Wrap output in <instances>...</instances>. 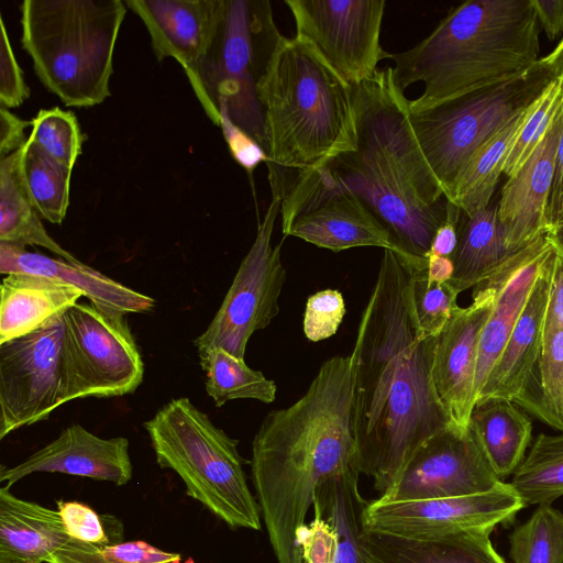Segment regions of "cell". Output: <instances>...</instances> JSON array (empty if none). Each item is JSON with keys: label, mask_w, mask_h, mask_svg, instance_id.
<instances>
[{"label": "cell", "mask_w": 563, "mask_h": 563, "mask_svg": "<svg viewBox=\"0 0 563 563\" xmlns=\"http://www.w3.org/2000/svg\"><path fill=\"white\" fill-rule=\"evenodd\" d=\"M410 284L407 265L384 250L351 353L361 473L380 496L427 440L455 424L433 379L437 336L420 329Z\"/></svg>", "instance_id": "cell-1"}, {"label": "cell", "mask_w": 563, "mask_h": 563, "mask_svg": "<svg viewBox=\"0 0 563 563\" xmlns=\"http://www.w3.org/2000/svg\"><path fill=\"white\" fill-rule=\"evenodd\" d=\"M251 477L277 563H302L298 532L325 482L362 474L355 434L353 358L324 361L305 394L263 419Z\"/></svg>", "instance_id": "cell-2"}, {"label": "cell", "mask_w": 563, "mask_h": 563, "mask_svg": "<svg viewBox=\"0 0 563 563\" xmlns=\"http://www.w3.org/2000/svg\"><path fill=\"white\" fill-rule=\"evenodd\" d=\"M352 95L356 147L329 167L410 256L427 261L446 198L412 130L409 99L389 65L353 86Z\"/></svg>", "instance_id": "cell-3"}, {"label": "cell", "mask_w": 563, "mask_h": 563, "mask_svg": "<svg viewBox=\"0 0 563 563\" xmlns=\"http://www.w3.org/2000/svg\"><path fill=\"white\" fill-rule=\"evenodd\" d=\"M258 97L272 197L355 150L352 86L296 36L280 38Z\"/></svg>", "instance_id": "cell-4"}, {"label": "cell", "mask_w": 563, "mask_h": 563, "mask_svg": "<svg viewBox=\"0 0 563 563\" xmlns=\"http://www.w3.org/2000/svg\"><path fill=\"white\" fill-rule=\"evenodd\" d=\"M540 24L531 0H468L452 9L413 47L390 53L394 79L420 111L471 91L515 78L539 62Z\"/></svg>", "instance_id": "cell-5"}, {"label": "cell", "mask_w": 563, "mask_h": 563, "mask_svg": "<svg viewBox=\"0 0 563 563\" xmlns=\"http://www.w3.org/2000/svg\"><path fill=\"white\" fill-rule=\"evenodd\" d=\"M126 5L121 0H24L21 43L44 87L65 106L111 96L113 55Z\"/></svg>", "instance_id": "cell-6"}, {"label": "cell", "mask_w": 563, "mask_h": 563, "mask_svg": "<svg viewBox=\"0 0 563 563\" xmlns=\"http://www.w3.org/2000/svg\"><path fill=\"white\" fill-rule=\"evenodd\" d=\"M143 427L156 463L180 477L187 496L232 530H261V509L249 487L238 440L187 397L165 404Z\"/></svg>", "instance_id": "cell-7"}, {"label": "cell", "mask_w": 563, "mask_h": 563, "mask_svg": "<svg viewBox=\"0 0 563 563\" xmlns=\"http://www.w3.org/2000/svg\"><path fill=\"white\" fill-rule=\"evenodd\" d=\"M282 37L269 1L225 0L212 46L188 76L214 124L219 125L222 104L231 120L264 151V113L258 88Z\"/></svg>", "instance_id": "cell-8"}, {"label": "cell", "mask_w": 563, "mask_h": 563, "mask_svg": "<svg viewBox=\"0 0 563 563\" xmlns=\"http://www.w3.org/2000/svg\"><path fill=\"white\" fill-rule=\"evenodd\" d=\"M554 80L553 71L540 58L515 78L409 111L415 135L445 198L477 150Z\"/></svg>", "instance_id": "cell-9"}, {"label": "cell", "mask_w": 563, "mask_h": 563, "mask_svg": "<svg viewBox=\"0 0 563 563\" xmlns=\"http://www.w3.org/2000/svg\"><path fill=\"white\" fill-rule=\"evenodd\" d=\"M280 214L284 238L295 236L332 252L382 247L394 252L412 272L427 269V261L410 256L329 166L300 179L282 200Z\"/></svg>", "instance_id": "cell-10"}, {"label": "cell", "mask_w": 563, "mask_h": 563, "mask_svg": "<svg viewBox=\"0 0 563 563\" xmlns=\"http://www.w3.org/2000/svg\"><path fill=\"white\" fill-rule=\"evenodd\" d=\"M69 401L134 393L144 363L125 314L77 302L64 313Z\"/></svg>", "instance_id": "cell-11"}, {"label": "cell", "mask_w": 563, "mask_h": 563, "mask_svg": "<svg viewBox=\"0 0 563 563\" xmlns=\"http://www.w3.org/2000/svg\"><path fill=\"white\" fill-rule=\"evenodd\" d=\"M280 209L282 199L272 197L220 308L194 341L198 354L220 347L244 360L253 333L265 329L278 314L286 268L282 262V242L273 246L272 236Z\"/></svg>", "instance_id": "cell-12"}, {"label": "cell", "mask_w": 563, "mask_h": 563, "mask_svg": "<svg viewBox=\"0 0 563 563\" xmlns=\"http://www.w3.org/2000/svg\"><path fill=\"white\" fill-rule=\"evenodd\" d=\"M64 313L0 344V440L69 401Z\"/></svg>", "instance_id": "cell-13"}, {"label": "cell", "mask_w": 563, "mask_h": 563, "mask_svg": "<svg viewBox=\"0 0 563 563\" xmlns=\"http://www.w3.org/2000/svg\"><path fill=\"white\" fill-rule=\"evenodd\" d=\"M296 37L350 86L369 78L390 53L380 45L385 0H286Z\"/></svg>", "instance_id": "cell-14"}, {"label": "cell", "mask_w": 563, "mask_h": 563, "mask_svg": "<svg viewBox=\"0 0 563 563\" xmlns=\"http://www.w3.org/2000/svg\"><path fill=\"white\" fill-rule=\"evenodd\" d=\"M525 507L509 483L455 497L389 501L377 498L362 510V529L405 539L437 540L467 532L492 533Z\"/></svg>", "instance_id": "cell-15"}, {"label": "cell", "mask_w": 563, "mask_h": 563, "mask_svg": "<svg viewBox=\"0 0 563 563\" xmlns=\"http://www.w3.org/2000/svg\"><path fill=\"white\" fill-rule=\"evenodd\" d=\"M500 482L470 427L453 424L427 440L378 498L405 501L466 496L490 490Z\"/></svg>", "instance_id": "cell-16"}, {"label": "cell", "mask_w": 563, "mask_h": 563, "mask_svg": "<svg viewBox=\"0 0 563 563\" xmlns=\"http://www.w3.org/2000/svg\"><path fill=\"white\" fill-rule=\"evenodd\" d=\"M495 275L473 288V301L459 307L437 335L433 379L438 394L454 423L468 428L476 404L475 375L482 329L497 295Z\"/></svg>", "instance_id": "cell-17"}, {"label": "cell", "mask_w": 563, "mask_h": 563, "mask_svg": "<svg viewBox=\"0 0 563 563\" xmlns=\"http://www.w3.org/2000/svg\"><path fill=\"white\" fill-rule=\"evenodd\" d=\"M102 547L70 537L59 512L0 488V556L34 563H108Z\"/></svg>", "instance_id": "cell-18"}, {"label": "cell", "mask_w": 563, "mask_h": 563, "mask_svg": "<svg viewBox=\"0 0 563 563\" xmlns=\"http://www.w3.org/2000/svg\"><path fill=\"white\" fill-rule=\"evenodd\" d=\"M34 473H62L126 485L133 474L129 440L100 438L80 424L66 427L59 435L12 467H0V483L12 486Z\"/></svg>", "instance_id": "cell-19"}, {"label": "cell", "mask_w": 563, "mask_h": 563, "mask_svg": "<svg viewBox=\"0 0 563 563\" xmlns=\"http://www.w3.org/2000/svg\"><path fill=\"white\" fill-rule=\"evenodd\" d=\"M144 23L157 60L176 59L188 77L210 51L225 0H125Z\"/></svg>", "instance_id": "cell-20"}, {"label": "cell", "mask_w": 563, "mask_h": 563, "mask_svg": "<svg viewBox=\"0 0 563 563\" xmlns=\"http://www.w3.org/2000/svg\"><path fill=\"white\" fill-rule=\"evenodd\" d=\"M562 129L563 108L531 156L501 189L498 219L511 251L548 232L545 211Z\"/></svg>", "instance_id": "cell-21"}, {"label": "cell", "mask_w": 563, "mask_h": 563, "mask_svg": "<svg viewBox=\"0 0 563 563\" xmlns=\"http://www.w3.org/2000/svg\"><path fill=\"white\" fill-rule=\"evenodd\" d=\"M556 252L544 260L512 332L494 364L476 404L488 399L514 401L537 364L543 342L544 318Z\"/></svg>", "instance_id": "cell-22"}, {"label": "cell", "mask_w": 563, "mask_h": 563, "mask_svg": "<svg viewBox=\"0 0 563 563\" xmlns=\"http://www.w3.org/2000/svg\"><path fill=\"white\" fill-rule=\"evenodd\" d=\"M0 273H26L57 279L79 289L91 303L112 312L141 313L155 301L100 272L80 263L53 258L25 247L0 242Z\"/></svg>", "instance_id": "cell-23"}, {"label": "cell", "mask_w": 563, "mask_h": 563, "mask_svg": "<svg viewBox=\"0 0 563 563\" xmlns=\"http://www.w3.org/2000/svg\"><path fill=\"white\" fill-rule=\"evenodd\" d=\"M82 296L79 289L46 276L5 275L0 286V344L32 333Z\"/></svg>", "instance_id": "cell-24"}, {"label": "cell", "mask_w": 563, "mask_h": 563, "mask_svg": "<svg viewBox=\"0 0 563 563\" xmlns=\"http://www.w3.org/2000/svg\"><path fill=\"white\" fill-rule=\"evenodd\" d=\"M488 532H467L437 540L405 539L362 530L365 563H507Z\"/></svg>", "instance_id": "cell-25"}, {"label": "cell", "mask_w": 563, "mask_h": 563, "mask_svg": "<svg viewBox=\"0 0 563 563\" xmlns=\"http://www.w3.org/2000/svg\"><path fill=\"white\" fill-rule=\"evenodd\" d=\"M518 251L506 246L498 219V201H492L472 216L462 212L449 284L459 294L474 288L493 276Z\"/></svg>", "instance_id": "cell-26"}, {"label": "cell", "mask_w": 563, "mask_h": 563, "mask_svg": "<svg viewBox=\"0 0 563 563\" xmlns=\"http://www.w3.org/2000/svg\"><path fill=\"white\" fill-rule=\"evenodd\" d=\"M468 427L495 475H512L531 441L529 417L509 400L488 399L475 405Z\"/></svg>", "instance_id": "cell-27"}, {"label": "cell", "mask_w": 563, "mask_h": 563, "mask_svg": "<svg viewBox=\"0 0 563 563\" xmlns=\"http://www.w3.org/2000/svg\"><path fill=\"white\" fill-rule=\"evenodd\" d=\"M533 103L515 115L485 142L457 176L446 200L457 206L465 214L472 216L492 202L509 152Z\"/></svg>", "instance_id": "cell-28"}, {"label": "cell", "mask_w": 563, "mask_h": 563, "mask_svg": "<svg viewBox=\"0 0 563 563\" xmlns=\"http://www.w3.org/2000/svg\"><path fill=\"white\" fill-rule=\"evenodd\" d=\"M21 150L0 159V242L42 246L67 262L80 263L46 232L21 179Z\"/></svg>", "instance_id": "cell-29"}, {"label": "cell", "mask_w": 563, "mask_h": 563, "mask_svg": "<svg viewBox=\"0 0 563 563\" xmlns=\"http://www.w3.org/2000/svg\"><path fill=\"white\" fill-rule=\"evenodd\" d=\"M563 432V328H544L539 360L512 401Z\"/></svg>", "instance_id": "cell-30"}, {"label": "cell", "mask_w": 563, "mask_h": 563, "mask_svg": "<svg viewBox=\"0 0 563 563\" xmlns=\"http://www.w3.org/2000/svg\"><path fill=\"white\" fill-rule=\"evenodd\" d=\"M360 474L330 479L316 492L312 505L333 528L338 538L335 563H365L360 548L362 510L366 503L358 489Z\"/></svg>", "instance_id": "cell-31"}, {"label": "cell", "mask_w": 563, "mask_h": 563, "mask_svg": "<svg viewBox=\"0 0 563 563\" xmlns=\"http://www.w3.org/2000/svg\"><path fill=\"white\" fill-rule=\"evenodd\" d=\"M19 168L24 188L40 217L60 224L69 206L73 169L52 158L30 137L21 150Z\"/></svg>", "instance_id": "cell-32"}, {"label": "cell", "mask_w": 563, "mask_h": 563, "mask_svg": "<svg viewBox=\"0 0 563 563\" xmlns=\"http://www.w3.org/2000/svg\"><path fill=\"white\" fill-rule=\"evenodd\" d=\"M199 358L207 377L206 391L217 407L234 399H254L264 404L275 400V382L247 366L243 358L220 347L200 353Z\"/></svg>", "instance_id": "cell-33"}, {"label": "cell", "mask_w": 563, "mask_h": 563, "mask_svg": "<svg viewBox=\"0 0 563 563\" xmlns=\"http://www.w3.org/2000/svg\"><path fill=\"white\" fill-rule=\"evenodd\" d=\"M509 484L525 507L552 504L563 496V432L540 433Z\"/></svg>", "instance_id": "cell-34"}, {"label": "cell", "mask_w": 563, "mask_h": 563, "mask_svg": "<svg viewBox=\"0 0 563 563\" xmlns=\"http://www.w3.org/2000/svg\"><path fill=\"white\" fill-rule=\"evenodd\" d=\"M514 563H563V512L552 504L539 505L509 536Z\"/></svg>", "instance_id": "cell-35"}, {"label": "cell", "mask_w": 563, "mask_h": 563, "mask_svg": "<svg viewBox=\"0 0 563 563\" xmlns=\"http://www.w3.org/2000/svg\"><path fill=\"white\" fill-rule=\"evenodd\" d=\"M33 140L52 158L73 169L81 153L82 134L74 112L42 109L31 121Z\"/></svg>", "instance_id": "cell-36"}, {"label": "cell", "mask_w": 563, "mask_h": 563, "mask_svg": "<svg viewBox=\"0 0 563 563\" xmlns=\"http://www.w3.org/2000/svg\"><path fill=\"white\" fill-rule=\"evenodd\" d=\"M563 108V81L554 80L536 100L507 157L504 174L509 178L534 152Z\"/></svg>", "instance_id": "cell-37"}, {"label": "cell", "mask_w": 563, "mask_h": 563, "mask_svg": "<svg viewBox=\"0 0 563 563\" xmlns=\"http://www.w3.org/2000/svg\"><path fill=\"white\" fill-rule=\"evenodd\" d=\"M411 273V300L416 320L428 336H437L460 307L459 292L449 283H431L426 271Z\"/></svg>", "instance_id": "cell-38"}, {"label": "cell", "mask_w": 563, "mask_h": 563, "mask_svg": "<svg viewBox=\"0 0 563 563\" xmlns=\"http://www.w3.org/2000/svg\"><path fill=\"white\" fill-rule=\"evenodd\" d=\"M56 507L70 537L99 547L121 542L122 527L114 517L99 515L90 506L76 500L60 499Z\"/></svg>", "instance_id": "cell-39"}, {"label": "cell", "mask_w": 563, "mask_h": 563, "mask_svg": "<svg viewBox=\"0 0 563 563\" xmlns=\"http://www.w3.org/2000/svg\"><path fill=\"white\" fill-rule=\"evenodd\" d=\"M346 312L342 294L324 289L311 295L306 302L302 328L306 338L318 342L334 335Z\"/></svg>", "instance_id": "cell-40"}, {"label": "cell", "mask_w": 563, "mask_h": 563, "mask_svg": "<svg viewBox=\"0 0 563 563\" xmlns=\"http://www.w3.org/2000/svg\"><path fill=\"white\" fill-rule=\"evenodd\" d=\"M30 96L22 69L15 59L3 19H0V107L21 106Z\"/></svg>", "instance_id": "cell-41"}, {"label": "cell", "mask_w": 563, "mask_h": 563, "mask_svg": "<svg viewBox=\"0 0 563 563\" xmlns=\"http://www.w3.org/2000/svg\"><path fill=\"white\" fill-rule=\"evenodd\" d=\"M302 563H335L338 538L333 528L318 512L298 532Z\"/></svg>", "instance_id": "cell-42"}, {"label": "cell", "mask_w": 563, "mask_h": 563, "mask_svg": "<svg viewBox=\"0 0 563 563\" xmlns=\"http://www.w3.org/2000/svg\"><path fill=\"white\" fill-rule=\"evenodd\" d=\"M219 126L234 161L252 174L261 164L267 162V155L261 144L247 132L235 124L224 106H219Z\"/></svg>", "instance_id": "cell-43"}, {"label": "cell", "mask_w": 563, "mask_h": 563, "mask_svg": "<svg viewBox=\"0 0 563 563\" xmlns=\"http://www.w3.org/2000/svg\"><path fill=\"white\" fill-rule=\"evenodd\" d=\"M108 563H180L179 553L163 551L144 541L119 542L101 548Z\"/></svg>", "instance_id": "cell-44"}, {"label": "cell", "mask_w": 563, "mask_h": 563, "mask_svg": "<svg viewBox=\"0 0 563 563\" xmlns=\"http://www.w3.org/2000/svg\"><path fill=\"white\" fill-rule=\"evenodd\" d=\"M462 212L463 211L457 206L446 200L445 221L438 229L428 254L449 257L452 260V255L457 244V230Z\"/></svg>", "instance_id": "cell-45"}, {"label": "cell", "mask_w": 563, "mask_h": 563, "mask_svg": "<svg viewBox=\"0 0 563 563\" xmlns=\"http://www.w3.org/2000/svg\"><path fill=\"white\" fill-rule=\"evenodd\" d=\"M29 125L31 122L0 107V159L25 145L27 139L24 135V129Z\"/></svg>", "instance_id": "cell-46"}, {"label": "cell", "mask_w": 563, "mask_h": 563, "mask_svg": "<svg viewBox=\"0 0 563 563\" xmlns=\"http://www.w3.org/2000/svg\"><path fill=\"white\" fill-rule=\"evenodd\" d=\"M545 220L548 232L563 221V129L558 145Z\"/></svg>", "instance_id": "cell-47"}, {"label": "cell", "mask_w": 563, "mask_h": 563, "mask_svg": "<svg viewBox=\"0 0 563 563\" xmlns=\"http://www.w3.org/2000/svg\"><path fill=\"white\" fill-rule=\"evenodd\" d=\"M551 327L563 328V258L558 253L544 318V328Z\"/></svg>", "instance_id": "cell-48"}, {"label": "cell", "mask_w": 563, "mask_h": 563, "mask_svg": "<svg viewBox=\"0 0 563 563\" xmlns=\"http://www.w3.org/2000/svg\"><path fill=\"white\" fill-rule=\"evenodd\" d=\"M539 24L549 40L558 38L563 32V0H531Z\"/></svg>", "instance_id": "cell-49"}, {"label": "cell", "mask_w": 563, "mask_h": 563, "mask_svg": "<svg viewBox=\"0 0 563 563\" xmlns=\"http://www.w3.org/2000/svg\"><path fill=\"white\" fill-rule=\"evenodd\" d=\"M453 275V263L449 257L428 254L427 278L431 283H449Z\"/></svg>", "instance_id": "cell-50"}, {"label": "cell", "mask_w": 563, "mask_h": 563, "mask_svg": "<svg viewBox=\"0 0 563 563\" xmlns=\"http://www.w3.org/2000/svg\"><path fill=\"white\" fill-rule=\"evenodd\" d=\"M541 59L550 67L555 78L563 81V38L549 55Z\"/></svg>", "instance_id": "cell-51"}, {"label": "cell", "mask_w": 563, "mask_h": 563, "mask_svg": "<svg viewBox=\"0 0 563 563\" xmlns=\"http://www.w3.org/2000/svg\"><path fill=\"white\" fill-rule=\"evenodd\" d=\"M548 238L558 255L563 258V224L555 227L548 232Z\"/></svg>", "instance_id": "cell-52"}, {"label": "cell", "mask_w": 563, "mask_h": 563, "mask_svg": "<svg viewBox=\"0 0 563 563\" xmlns=\"http://www.w3.org/2000/svg\"><path fill=\"white\" fill-rule=\"evenodd\" d=\"M0 563H34V562H29V561H23V560L7 558V556H0Z\"/></svg>", "instance_id": "cell-53"}, {"label": "cell", "mask_w": 563, "mask_h": 563, "mask_svg": "<svg viewBox=\"0 0 563 563\" xmlns=\"http://www.w3.org/2000/svg\"><path fill=\"white\" fill-rule=\"evenodd\" d=\"M561 224H563V221H562V223H561Z\"/></svg>", "instance_id": "cell-54"}]
</instances>
